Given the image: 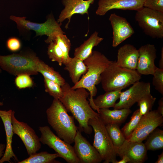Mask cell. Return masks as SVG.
<instances>
[{
  "label": "cell",
  "instance_id": "cell-1",
  "mask_svg": "<svg viewBox=\"0 0 163 163\" xmlns=\"http://www.w3.org/2000/svg\"><path fill=\"white\" fill-rule=\"evenodd\" d=\"M61 88L63 95L59 101L67 111L71 113L78 121V129L91 134L93 129L88 125V121L90 119L99 117V114L93 110L87 100L90 95L89 92L82 88L73 89L66 82Z\"/></svg>",
  "mask_w": 163,
  "mask_h": 163
},
{
  "label": "cell",
  "instance_id": "cell-2",
  "mask_svg": "<svg viewBox=\"0 0 163 163\" xmlns=\"http://www.w3.org/2000/svg\"><path fill=\"white\" fill-rule=\"evenodd\" d=\"M113 61L110 60L101 52L93 51L91 55L83 61L87 67V71L79 81L71 87L73 89L83 88L89 91L90 97L88 99L90 106L94 110L95 107L93 97L97 92L96 86L100 82L102 73Z\"/></svg>",
  "mask_w": 163,
  "mask_h": 163
},
{
  "label": "cell",
  "instance_id": "cell-3",
  "mask_svg": "<svg viewBox=\"0 0 163 163\" xmlns=\"http://www.w3.org/2000/svg\"><path fill=\"white\" fill-rule=\"evenodd\" d=\"M67 112L59 100L55 99L46 111L48 122L57 136L71 145L74 142L78 127L75 124L74 117Z\"/></svg>",
  "mask_w": 163,
  "mask_h": 163
},
{
  "label": "cell",
  "instance_id": "cell-4",
  "mask_svg": "<svg viewBox=\"0 0 163 163\" xmlns=\"http://www.w3.org/2000/svg\"><path fill=\"white\" fill-rule=\"evenodd\" d=\"M141 78V75L136 70L118 66L114 61L101 74L100 82L106 92L122 90L139 81Z\"/></svg>",
  "mask_w": 163,
  "mask_h": 163
},
{
  "label": "cell",
  "instance_id": "cell-5",
  "mask_svg": "<svg viewBox=\"0 0 163 163\" xmlns=\"http://www.w3.org/2000/svg\"><path fill=\"white\" fill-rule=\"evenodd\" d=\"M41 61L34 53L30 52L0 55V67L15 75L21 74H38Z\"/></svg>",
  "mask_w": 163,
  "mask_h": 163
},
{
  "label": "cell",
  "instance_id": "cell-6",
  "mask_svg": "<svg viewBox=\"0 0 163 163\" xmlns=\"http://www.w3.org/2000/svg\"><path fill=\"white\" fill-rule=\"evenodd\" d=\"M88 125L94 132L93 146L100 154L104 163H115L117 154L105 125L99 117L90 119Z\"/></svg>",
  "mask_w": 163,
  "mask_h": 163
},
{
  "label": "cell",
  "instance_id": "cell-7",
  "mask_svg": "<svg viewBox=\"0 0 163 163\" xmlns=\"http://www.w3.org/2000/svg\"><path fill=\"white\" fill-rule=\"evenodd\" d=\"M10 18L16 23L18 28L20 30H34L36 32V37L43 35L48 36L47 38L45 40L47 43H49L56 35L65 34L61 28V23H58L56 21L52 14L48 16L46 21L42 23L31 22L26 20L25 17L11 15Z\"/></svg>",
  "mask_w": 163,
  "mask_h": 163
},
{
  "label": "cell",
  "instance_id": "cell-8",
  "mask_svg": "<svg viewBox=\"0 0 163 163\" xmlns=\"http://www.w3.org/2000/svg\"><path fill=\"white\" fill-rule=\"evenodd\" d=\"M135 18L146 35L153 38H163V12L143 7L136 11Z\"/></svg>",
  "mask_w": 163,
  "mask_h": 163
},
{
  "label": "cell",
  "instance_id": "cell-9",
  "mask_svg": "<svg viewBox=\"0 0 163 163\" xmlns=\"http://www.w3.org/2000/svg\"><path fill=\"white\" fill-rule=\"evenodd\" d=\"M41 133L40 142L53 149L68 163H80L76 156L73 146L55 135L48 126H40Z\"/></svg>",
  "mask_w": 163,
  "mask_h": 163
},
{
  "label": "cell",
  "instance_id": "cell-10",
  "mask_svg": "<svg viewBox=\"0 0 163 163\" xmlns=\"http://www.w3.org/2000/svg\"><path fill=\"white\" fill-rule=\"evenodd\" d=\"M15 112L12 110L11 121L13 131L17 135L23 143L30 156L39 151L41 147L39 138L34 129L27 123L18 120L14 116Z\"/></svg>",
  "mask_w": 163,
  "mask_h": 163
},
{
  "label": "cell",
  "instance_id": "cell-11",
  "mask_svg": "<svg viewBox=\"0 0 163 163\" xmlns=\"http://www.w3.org/2000/svg\"><path fill=\"white\" fill-rule=\"evenodd\" d=\"M163 117L157 110H151L142 116L137 127L127 140L142 142L156 128L162 125Z\"/></svg>",
  "mask_w": 163,
  "mask_h": 163
},
{
  "label": "cell",
  "instance_id": "cell-12",
  "mask_svg": "<svg viewBox=\"0 0 163 163\" xmlns=\"http://www.w3.org/2000/svg\"><path fill=\"white\" fill-rule=\"evenodd\" d=\"M150 92V83L137 81L128 89L121 92L119 101L115 104L113 108L117 109H130L141 97Z\"/></svg>",
  "mask_w": 163,
  "mask_h": 163
},
{
  "label": "cell",
  "instance_id": "cell-13",
  "mask_svg": "<svg viewBox=\"0 0 163 163\" xmlns=\"http://www.w3.org/2000/svg\"><path fill=\"white\" fill-rule=\"evenodd\" d=\"M78 130L74 139L73 148L80 163H99L102 160L99 152Z\"/></svg>",
  "mask_w": 163,
  "mask_h": 163
},
{
  "label": "cell",
  "instance_id": "cell-14",
  "mask_svg": "<svg viewBox=\"0 0 163 163\" xmlns=\"http://www.w3.org/2000/svg\"><path fill=\"white\" fill-rule=\"evenodd\" d=\"M138 50L139 56L136 70L141 75H153L157 67L155 64L157 50L155 45L146 44Z\"/></svg>",
  "mask_w": 163,
  "mask_h": 163
},
{
  "label": "cell",
  "instance_id": "cell-15",
  "mask_svg": "<svg viewBox=\"0 0 163 163\" xmlns=\"http://www.w3.org/2000/svg\"><path fill=\"white\" fill-rule=\"evenodd\" d=\"M113 29L112 46L116 47L133 34L135 31L125 18L111 14L109 18Z\"/></svg>",
  "mask_w": 163,
  "mask_h": 163
},
{
  "label": "cell",
  "instance_id": "cell-16",
  "mask_svg": "<svg viewBox=\"0 0 163 163\" xmlns=\"http://www.w3.org/2000/svg\"><path fill=\"white\" fill-rule=\"evenodd\" d=\"M117 154L121 158L127 156L130 159L129 163H142L145 159L147 150L142 142H132L126 139L122 145L114 147Z\"/></svg>",
  "mask_w": 163,
  "mask_h": 163
},
{
  "label": "cell",
  "instance_id": "cell-17",
  "mask_svg": "<svg viewBox=\"0 0 163 163\" xmlns=\"http://www.w3.org/2000/svg\"><path fill=\"white\" fill-rule=\"evenodd\" d=\"M145 0H99L96 14L103 16L112 9L137 11L143 7Z\"/></svg>",
  "mask_w": 163,
  "mask_h": 163
},
{
  "label": "cell",
  "instance_id": "cell-18",
  "mask_svg": "<svg viewBox=\"0 0 163 163\" xmlns=\"http://www.w3.org/2000/svg\"><path fill=\"white\" fill-rule=\"evenodd\" d=\"M95 0H62L64 8L61 12L57 20L58 23H61L68 19V21L66 25L67 29L72 15L75 14L88 15V9L90 5Z\"/></svg>",
  "mask_w": 163,
  "mask_h": 163
},
{
  "label": "cell",
  "instance_id": "cell-19",
  "mask_svg": "<svg viewBox=\"0 0 163 163\" xmlns=\"http://www.w3.org/2000/svg\"><path fill=\"white\" fill-rule=\"evenodd\" d=\"M12 110H0V117L3 123L6 135V144L5 153L0 159V163L7 161L11 163V158L17 160V158L12 149V139L13 134L11 115Z\"/></svg>",
  "mask_w": 163,
  "mask_h": 163
},
{
  "label": "cell",
  "instance_id": "cell-20",
  "mask_svg": "<svg viewBox=\"0 0 163 163\" xmlns=\"http://www.w3.org/2000/svg\"><path fill=\"white\" fill-rule=\"evenodd\" d=\"M139 56L138 50L134 46L125 44L118 50L116 63L121 67L136 70Z\"/></svg>",
  "mask_w": 163,
  "mask_h": 163
},
{
  "label": "cell",
  "instance_id": "cell-21",
  "mask_svg": "<svg viewBox=\"0 0 163 163\" xmlns=\"http://www.w3.org/2000/svg\"><path fill=\"white\" fill-rule=\"evenodd\" d=\"M131 113L130 109L126 108L110 110L109 108L99 109V117L105 125L115 123L120 126L124 122Z\"/></svg>",
  "mask_w": 163,
  "mask_h": 163
},
{
  "label": "cell",
  "instance_id": "cell-22",
  "mask_svg": "<svg viewBox=\"0 0 163 163\" xmlns=\"http://www.w3.org/2000/svg\"><path fill=\"white\" fill-rule=\"evenodd\" d=\"M98 33L95 31L79 46L75 49L74 57L82 61L90 56L92 53L93 48L98 45L103 38L98 36Z\"/></svg>",
  "mask_w": 163,
  "mask_h": 163
},
{
  "label": "cell",
  "instance_id": "cell-23",
  "mask_svg": "<svg viewBox=\"0 0 163 163\" xmlns=\"http://www.w3.org/2000/svg\"><path fill=\"white\" fill-rule=\"evenodd\" d=\"M64 65V69L68 72L74 85L79 81L81 76L85 74L88 70L83 61L75 57H71L70 60Z\"/></svg>",
  "mask_w": 163,
  "mask_h": 163
},
{
  "label": "cell",
  "instance_id": "cell-24",
  "mask_svg": "<svg viewBox=\"0 0 163 163\" xmlns=\"http://www.w3.org/2000/svg\"><path fill=\"white\" fill-rule=\"evenodd\" d=\"M122 90H119L105 92L93 99L94 110L98 113L100 108H109L113 107L117 100L119 98Z\"/></svg>",
  "mask_w": 163,
  "mask_h": 163
},
{
  "label": "cell",
  "instance_id": "cell-25",
  "mask_svg": "<svg viewBox=\"0 0 163 163\" xmlns=\"http://www.w3.org/2000/svg\"><path fill=\"white\" fill-rule=\"evenodd\" d=\"M60 157L57 153L51 154L47 152H37L29 156V157L18 163H60L55 159Z\"/></svg>",
  "mask_w": 163,
  "mask_h": 163
},
{
  "label": "cell",
  "instance_id": "cell-26",
  "mask_svg": "<svg viewBox=\"0 0 163 163\" xmlns=\"http://www.w3.org/2000/svg\"><path fill=\"white\" fill-rule=\"evenodd\" d=\"M144 143L147 150H155L163 148V130L156 128L147 136Z\"/></svg>",
  "mask_w": 163,
  "mask_h": 163
},
{
  "label": "cell",
  "instance_id": "cell-27",
  "mask_svg": "<svg viewBox=\"0 0 163 163\" xmlns=\"http://www.w3.org/2000/svg\"><path fill=\"white\" fill-rule=\"evenodd\" d=\"M38 72L41 73L44 77L54 81L61 86L66 82L64 78L58 72L42 60L39 66Z\"/></svg>",
  "mask_w": 163,
  "mask_h": 163
},
{
  "label": "cell",
  "instance_id": "cell-28",
  "mask_svg": "<svg viewBox=\"0 0 163 163\" xmlns=\"http://www.w3.org/2000/svg\"><path fill=\"white\" fill-rule=\"evenodd\" d=\"M105 127L114 147L121 146L126 139L120 129V125L115 123L109 124L106 125Z\"/></svg>",
  "mask_w": 163,
  "mask_h": 163
},
{
  "label": "cell",
  "instance_id": "cell-29",
  "mask_svg": "<svg viewBox=\"0 0 163 163\" xmlns=\"http://www.w3.org/2000/svg\"><path fill=\"white\" fill-rule=\"evenodd\" d=\"M48 47L47 54L53 62H57L59 66L63 63L65 57L63 52L59 46L54 41H51Z\"/></svg>",
  "mask_w": 163,
  "mask_h": 163
},
{
  "label": "cell",
  "instance_id": "cell-30",
  "mask_svg": "<svg viewBox=\"0 0 163 163\" xmlns=\"http://www.w3.org/2000/svg\"><path fill=\"white\" fill-rule=\"evenodd\" d=\"M52 41H55L62 49L65 57L64 61L63 63L64 65L71 58L69 55L71 46L70 41L64 34H60L56 35L52 39L50 42Z\"/></svg>",
  "mask_w": 163,
  "mask_h": 163
},
{
  "label": "cell",
  "instance_id": "cell-31",
  "mask_svg": "<svg viewBox=\"0 0 163 163\" xmlns=\"http://www.w3.org/2000/svg\"><path fill=\"white\" fill-rule=\"evenodd\" d=\"M142 115L140 113L139 109L133 114L129 121L126 123L121 129V131L126 139H128L138 124Z\"/></svg>",
  "mask_w": 163,
  "mask_h": 163
},
{
  "label": "cell",
  "instance_id": "cell-32",
  "mask_svg": "<svg viewBox=\"0 0 163 163\" xmlns=\"http://www.w3.org/2000/svg\"><path fill=\"white\" fill-rule=\"evenodd\" d=\"M156 100V98L153 97L150 93L144 95L137 101L141 115H144L152 110Z\"/></svg>",
  "mask_w": 163,
  "mask_h": 163
},
{
  "label": "cell",
  "instance_id": "cell-33",
  "mask_svg": "<svg viewBox=\"0 0 163 163\" xmlns=\"http://www.w3.org/2000/svg\"><path fill=\"white\" fill-rule=\"evenodd\" d=\"M44 78L45 91L52 96L54 99H60L63 95L61 86L53 81Z\"/></svg>",
  "mask_w": 163,
  "mask_h": 163
},
{
  "label": "cell",
  "instance_id": "cell-34",
  "mask_svg": "<svg viewBox=\"0 0 163 163\" xmlns=\"http://www.w3.org/2000/svg\"><path fill=\"white\" fill-rule=\"evenodd\" d=\"M152 83L155 88L163 95V69L157 67L153 75Z\"/></svg>",
  "mask_w": 163,
  "mask_h": 163
},
{
  "label": "cell",
  "instance_id": "cell-35",
  "mask_svg": "<svg viewBox=\"0 0 163 163\" xmlns=\"http://www.w3.org/2000/svg\"><path fill=\"white\" fill-rule=\"evenodd\" d=\"M17 76L15 78V83L19 89L30 88L33 85V82L30 75L27 74H21Z\"/></svg>",
  "mask_w": 163,
  "mask_h": 163
},
{
  "label": "cell",
  "instance_id": "cell-36",
  "mask_svg": "<svg viewBox=\"0 0 163 163\" xmlns=\"http://www.w3.org/2000/svg\"><path fill=\"white\" fill-rule=\"evenodd\" d=\"M143 7L163 12V0H145Z\"/></svg>",
  "mask_w": 163,
  "mask_h": 163
},
{
  "label": "cell",
  "instance_id": "cell-37",
  "mask_svg": "<svg viewBox=\"0 0 163 163\" xmlns=\"http://www.w3.org/2000/svg\"><path fill=\"white\" fill-rule=\"evenodd\" d=\"M6 46L8 49L12 52L18 50L21 46V44L18 38L12 37L9 38L7 41Z\"/></svg>",
  "mask_w": 163,
  "mask_h": 163
},
{
  "label": "cell",
  "instance_id": "cell-38",
  "mask_svg": "<svg viewBox=\"0 0 163 163\" xmlns=\"http://www.w3.org/2000/svg\"><path fill=\"white\" fill-rule=\"evenodd\" d=\"M158 106L157 109V111L163 116V98L161 97L158 101Z\"/></svg>",
  "mask_w": 163,
  "mask_h": 163
},
{
  "label": "cell",
  "instance_id": "cell-39",
  "mask_svg": "<svg viewBox=\"0 0 163 163\" xmlns=\"http://www.w3.org/2000/svg\"><path fill=\"white\" fill-rule=\"evenodd\" d=\"M121 160L119 161H117L115 163H126L130 162V160L129 158L126 156L124 155L123 156Z\"/></svg>",
  "mask_w": 163,
  "mask_h": 163
},
{
  "label": "cell",
  "instance_id": "cell-40",
  "mask_svg": "<svg viewBox=\"0 0 163 163\" xmlns=\"http://www.w3.org/2000/svg\"><path fill=\"white\" fill-rule=\"evenodd\" d=\"M6 148V145L5 144H0V158L3 156Z\"/></svg>",
  "mask_w": 163,
  "mask_h": 163
},
{
  "label": "cell",
  "instance_id": "cell-41",
  "mask_svg": "<svg viewBox=\"0 0 163 163\" xmlns=\"http://www.w3.org/2000/svg\"><path fill=\"white\" fill-rule=\"evenodd\" d=\"M159 68L163 69V47L161 48V58L159 62Z\"/></svg>",
  "mask_w": 163,
  "mask_h": 163
},
{
  "label": "cell",
  "instance_id": "cell-42",
  "mask_svg": "<svg viewBox=\"0 0 163 163\" xmlns=\"http://www.w3.org/2000/svg\"><path fill=\"white\" fill-rule=\"evenodd\" d=\"M158 159L155 162V163H163V152L159 155H158Z\"/></svg>",
  "mask_w": 163,
  "mask_h": 163
},
{
  "label": "cell",
  "instance_id": "cell-43",
  "mask_svg": "<svg viewBox=\"0 0 163 163\" xmlns=\"http://www.w3.org/2000/svg\"><path fill=\"white\" fill-rule=\"evenodd\" d=\"M3 105V102H0V106H2Z\"/></svg>",
  "mask_w": 163,
  "mask_h": 163
},
{
  "label": "cell",
  "instance_id": "cell-44",
  "mask_svg": "<svg viewBox=\"0 0 163 163\" xmlns=\"http://www.w3.org/2000/svg\"><path fill=\"white\" fill-rule=\"evenodd\" d=\"M1 72H2V70L1 69H0V73Z\"/></svg>",
  "mask_w": 163,
  "mask_h": 163
}]
</instances>
